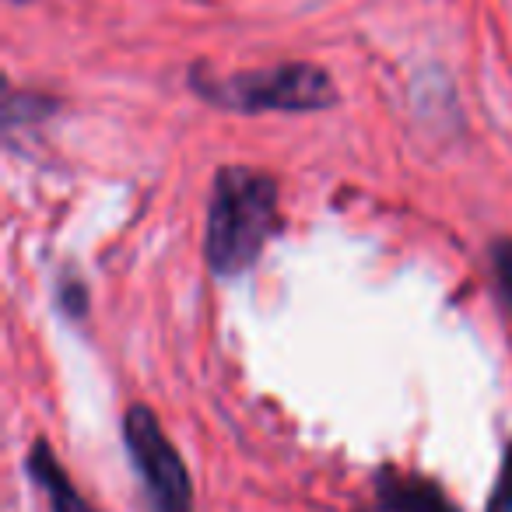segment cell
<instances>
[{
	"mask_svg": "<svg viewBox=\"0 0 512 512\" xmlns=\"http://www.w3.org/2000/svg\"><path fill=\"white\" fill-rule=\"evenodd\" d=\"M376 495L379 512H460L435 481L393 467L376 474Z\"/></svg>",
	"mask_w": 512,
	"mask_h": 512,
	"instance_id": "4",
	"label": "cell"
},
{
	"mask_svg": "<svg viewBox=\"0 0 512 512\" xmlns=\"http://www.w3.org/2000/svg\"><path fill=\"white\" fill-rule=\"evenodd\" d=\"M190 78L193 92H200L214 106L239 109V113H309L337 99L330 74L316 64H281L264 67V71L228 74V78L193 71Z\"/></svg>",
	"mask_w": 512,
	"mask_h": 512,
	"instance_id": "2",
	"label": "cell"
},
{
	"mask_svg": "<svg viewBox=\"0 0 512 512\" xmlns=\"http://www.w3.org/2000/svg\"><path fill=\"white\" fill-rule=\"evenodd\" d=\"M25 467H29L32 481H36L39 488L46 491L53 512H99L85 495H81L78 488H74L71 474L64 470V463L57 460V453H53L46 439H39L36 446H32Z\"/></svg>",
	"mask_w": 512,
	"mask_h": 512,
	"instance_id": "5",
	"label": "cell"
},
{
	"mask_svg": "<svg viewBox=\"0 0 512 512\" xmlns=\"http://www.w3.org/2000/svg\"><path fill=\"white\" fill-rule=\"evenodd\" d=\"M123 442H127L130 463L144 481L148 502L155 512H193V488L183 460L169 435L162 432L158 418L148 407H130L123 421Z\"/></svg>",
	"mask_w": 512,
	"mask_h": 512,
	"instance_id": "3",
	"label": "cell"
},
{
	"mask_svg": "<svg viewBox=\"0 0 512 512\" xmlns=\"http://www.w3.org/2000/svg\"><path fill=\"white\" fill-rule=\"evenodd\" d=\"M488 512H512V442L505 446L502 470H498L495 491L488 498Z\"/></svg>",
	"mask_w": 512,
	"mask_h": 512,
	"instance_id": "7",
	"label": "cell"
},
{
	"mask_svg": "<svg viewBox=\"0 0 512 512\" xmlns=\"http://www.w3.org/2000/svg\"><path fill=\"white\" fill-rule=\"evenodd\" d=\"M60 302H64V309L67 313H74V316H81L85 313V302H88V292L81 285H64V292H60Z\"/></svg>",
	"mask_w": 512,
	"mask_h": 512,
	"instance_id": "8",
	"label": "cell"
},
{
	"mask_svg": "<svg viewBox=\"0 0 512 512\" xmlns=\"http://www.w3.org/2000/svg\"><path fill=\"white\" fill-rule=\"evenodd\" d=\"M491 267H495V281L498 292H502L505 306L512 313V239H498L491 246Z\"/></svg>",
	"mask_w": 512,
	"mask_h": 512,
	"instance_id": "6",
	"label": "cell"
},
{
	"mask_svg": "<svg viewBox=\"0 0 512 512\" xmlns=\"http://www.w3.org/2000/svg\"><path fill=\"white\" fill-rule=\"evenodd\" d=\"M15 4H18V0H15Z\"/></svg>",
	"mask_w": 512,
	"mask_h": 512,
	"instance_id": "9",
	"label": "cell"
},
{
	"mask_svg": "<svg viewBox=\"0 0 512 512\" xmlns=\"http://www.w3.org/2000/svg\"><path fill=\"white\" fill-rule=\"evenodd\" d=\"M278 232V183L267 172L225 165L214 176L207 211V264L221 278L249 271Z\"/></svg>",
	"mask_w": 512,
	"mask_h": 512,
	"instance_id": "1",
	"label": "cell"
}]
</instances>
